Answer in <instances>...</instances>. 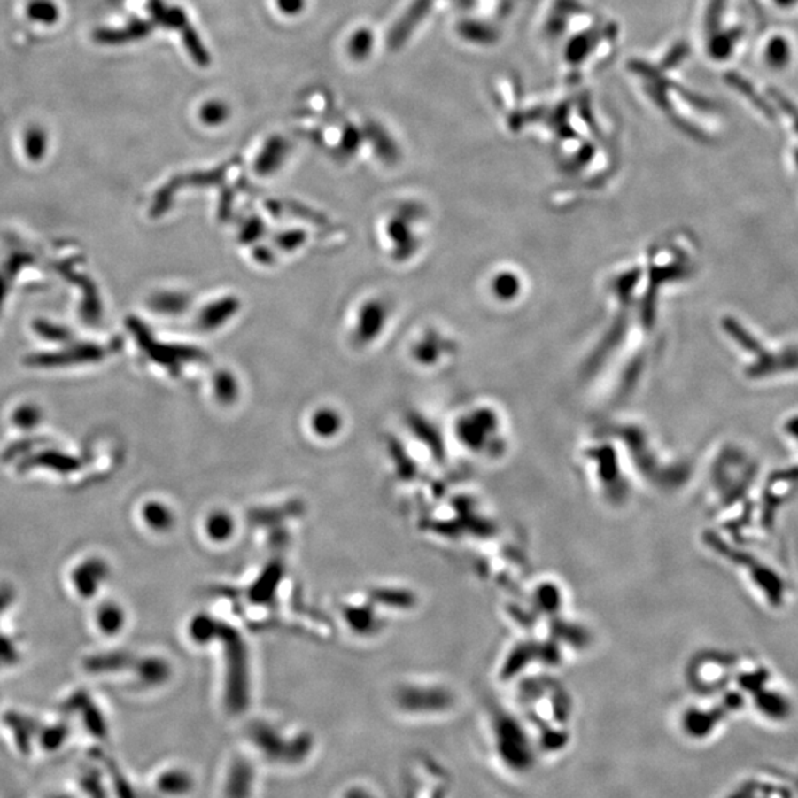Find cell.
Returning a JSON list of instances; mask_svg holds the SVG:
<instances>
[{
	"mask_svg": "<svg viewBox=\"0 0 798 798\" xmlns=\"http://www.w3.org/2000/svg\"><path fill=\"white\" fill-rule=\"evenodd\" d=\"M254 744L262 751L268 760L282 764H298L304 762L309 754L311 744L308 740H283L280 736L274 735L271 732L258 731L254 732Z\"/></svg>",
	"mask_w": 798,
	"mask_h": 798,
	"instance_id": "cell-1",
	"label": "cell"
},
{
	"mask_svg": "<svg viewBox=\"0 0 798 798\" xmlns=\"http://www.w3.org/2000/svg\"><path fill=\"white\" fill-rule=\"evenodd\" d=\"M253 785V766L243 758H238L229 766L223 784V794L227 798H250Z\"/></svg>",
	"mask_w": 798,
	"mask_h": 798,
	"instance_id": "cell-2",
	"label": "cell"
},
{
	"mask_svg": "<svg viewBox=\"0 0 798 798\" xmlns=\"http://www.w3.org/2000/svg\"><path fill=\"white\" fill-rule=\"evenodd\" d=\"M191 788L192 779L183 771H163L157 779V789L167 795H183Z\"/></svg>",
	"mask_w": 798,
	"mask_h": 798,
	"instance_id": "cell-3",
	"label": "cell"
},
{
	"mask_svg": "<svg viewBox=\"0 0 798 798\" xmlns=\"http://www.w3.org/2000/svg\"><path fill=\"white\" fill-rule=\"evenodd\" d=\"M371 43H373V37H371L370 32H366V30L358 32L351 42V52L353 57L362 58L370 52Z\"/></svg>",
	"mask_w": 798,
	"mask_h": 798,
	"instance_id": "cell-4",
	"label": "cell"
},
{
	"mask_svg": "<svg viewBox=\"0 0 798 798\" xmlns=\"http://www.w3.org/2000/svg\"><path fill=\"white\" fill-rule=\"evenodd\" d=\"M769 58H771V63L775 64V66H784L786 63V59H788V46L782 39H776V41L771 42V48H769Z\"/></svg>",
	"mask_w": 798,
	"mask_h": 798,
	"instance_id": "cell-5",
	"label": "cell"
},
{
	"mask_svg": "<svg viewBox=\"0 0 798 798\" xmlns=\"http://www.w3.org/2000/svg\"><path fill=\"white\" fill-rule=\"evenodd\" d=\"M223 116H225V108L221 104H209L203 110L205 120L210 121V123H218V121L223 120Z\"/></svg>",
	"mask_w": 798,
	"mask_h": 798,
	"instance_id": "cell-6",
	"label": "cell"
},
{
	"mask_svg": "<svg viewBox=\"0 0 798 798\" xmlns=\"http://www.w3.org/2000/svg\"><path fill=\"white\" fill-rule=\"evenodd\" d=\"M278 6L286 14H298L304 6V0H278Z\"/></svg>",
	"mask_w": 798,
	"mask_h": 798,
	"instance_id": "cell-7",
	"label": "cell"
},
{
	"mask_svg": "<svg viewBox=\"0 0 798 798\" xmlns=\"http://www.w3.org/2000/svg\"><path fill=\"white\" fill-rule=\"evenodd\" d=\"M345 798H375V797H373V795H371V794L368 793V791H366V789L353 788V789H349L348 793H346V795H345Z\"/></svg>",
	"mask_w": 798,
	"mask_h": 798,
	"instance_id": "cell-8",
	"label": "cell"
},
{
	"mask_svg": "<svg viewBox=\"0 0 798 798\" xmlns=\"http://www.w3.org/2000/svg\"><path fill=\"white\" fill-rule=\"evenodd\" d=\"M55 798H66V797H55Z\"/></svg>",
	"mask_w": 798,
	"mask_h": 798,
	"instance_id": "cell-9",
	"label": "cell"
}]
</instances>
